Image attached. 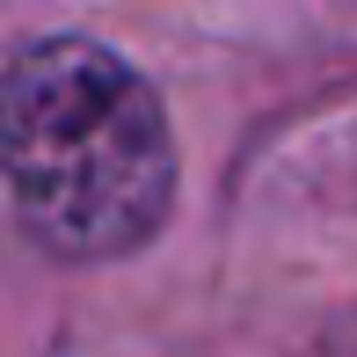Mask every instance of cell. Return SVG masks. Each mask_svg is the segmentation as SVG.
Masks as SVG:
<instances>
[{
	"mask_svg": "<svg viewBox=\"0 0 357 357\" xmlns=\"http://www.w3.org/2000/svg\"><path fill=\"white\" fill-rule=\"evenodd\" d=\"M0 175L15 219L66 263H109L160 234L175 139L160 95L95 37H44L0 73Z\"/></svg>",
	"mask_w": 357,
	"mask_h": 357,
	"instance_id": "cell-1",
	"label": "cell"
}]
</instances>
